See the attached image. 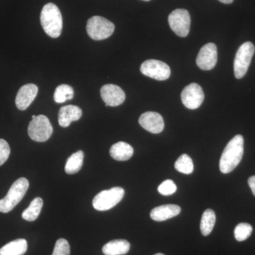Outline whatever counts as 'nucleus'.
<instances>
[{
  "label": "nucleus",
  "instance_id": "nucleus-1",
  "mask_svg": "<svg viewBox=\"0 0 255 255\" xmlns=\"http://www.w3.org/2000/svg\"><path fill=\"white\" fill-rule=\"evenodd\" d=\"M244 154V138L243 135H236L230 140L223 150L220 159V170L228 174L236 168L241 162Z\"/></svg>",
  "mask_w": 255,
  "mask_h": 255
},
{
  "label": "nucleus",
  "instance_id": "nucleus-2",
  "mask_svg": "<svg viewBox=\"0 0 255 255\" xmlns=\"http://www.w3.org/2000/svg\"><path fill=\"white\" fill-rule=\"evenodd\" d=\"M41 23L47 35L58 38L63 30V16L59 8L53 3L45 5L41 13Z\"/></svg>",
  "mask_w": 255,
  "mask_h": 255
},
{
  "label": "nucleus",
  "instance_id": "nucleus-3",
  "mask_svg": "<svg viewBox=\"0 0 255 255\" xmlns=\"http://www.w3.org/2000/svg\"><path fill=\"white\" fill-rule=\"evenodd\" d=\"M29 183L26 178L21 177L13 183L7 194L0 200V212L9 213L22 200L26 194Z\"/></svg>",
  "mask_w": 255,
  "mask_h": 255
},
{
  "label": "nucleus",
  "instance_id": "nucleus-4",
  "mask_svg": "<svg viewBox=\"0 0 255 255\" xmlns=\"http://www.w3.org/2000/svg\"><path fill=\"white\" fill-rule=\"evenodd\" d=\"M115 26L112 21L100 16L89 18L87 23V32L89 36L95 41L107 39L113 34Z\"/></svg>",
  "mask_w": 255,
  "mask_h": 255
},
{
  "label": "nucleus",
  "instance_id": "nucleus-5",
  "mask_svg": "<svg viewBox=\"0 0 255 255\" xmlns=\"http://www.w3.org/2000/svg\"><path fill=\"white\" fill-rule=\"evenodd\" d=\"M125 191L123 188L118 187L101 191L94 198L92 205L97 211H108L122 200Z\"/></svg>",
  "mask_w": 255,
  "mask_h": 255
},
{
  "label": "nucleus",
  "instance_id": "nucleus-6",
  "mask_svg": "<svg viewBox=\"0 0 255 255\" xmlns=\"http://www.w3.org/2000/svg\"><path fill=\"white\" fill-rule=\"evenodd\" d=\"M28 133L34 141L46 142L53 134V127L46 116H36L30 122Z\"/></svg>",
  "mask_w": 255,
  "mask_h": 255
},
{
  "label": "nucleus",
  "instance_id": "nucleus-7",
  "mask_svg": "<svg viewBox=\"0 0 255 255\" xmlns=\"http://www.w3.org/2000/svg\"><path fill=\"white\" fill-rule=\"evenodd\" d=\"M255 51V46L252 42H246L240 47L234 60V73L236 78H243L246 75Z\"/></svg>",
  "mask_w": 255,
  "mask_h": 255
},
{
  "label": "nucleus",
  "instance_id": "nucleus-8",
  "mask_svg": "<svg viewBox=\"0 0 255 255\" xmlns=\"http://www.w3.org/2000/svg\"><path fill=\"white\" fill-rule=\"evenodd\" d=\"M170 28L178 36L186 37L189 34L191 26V16L187 9H177L169 15Z\"/></svg>",
  "mask_w": 255,
  "mask_h": 255
},
{
  "label": "nucleus",
  "instance_id": "nucleus-9",
  "mask_svg": "<svg viewBox=\"0 0 255 255\" xmlns=\"http://www.w3.org/2000/svg\"><path fill=\"white\" fill-rule=\"evenodd\" d=\"M140 71L145 76L159 81L167 80L171 75L169 65L157 60H145L140 67Z\"/></svg>",
  "mask_w": 255,
  "mask_h": 255
},
{
  "label": "nucleus",
  "instance_id": "nucleus-10",
  "mask_svg": "<svg viewBox=\"0 0 255 255\" xmlns=\"http://www.w3.org/2000/svg\"><path fill=\"white\" fill-rule=\"evenodd\" d=\"M181 99L183 105L189 110H196L202 105L204 93L200 85L191 83L183 90Z\"/></svg>",
  "mask_w": 255,
  "mask_h": 255
},
{
  "label": "nucleus",
  "instance_id": "nucleus-11",
  "mask_svg": "<svg viewBox=\"0 0 255 255\" xmlns=\"http://www.w3.org/2000/svg\"><path fill=\"white\" fill-rule=\"evenodd\" d=\"M217 60V47L214 43H209L201 48L196 58V64L201 70H211L216 66Z\"/></svg>",
  "mask_w": 255,
  "mask_h": 255
},
{
  "label": "nucleus",
  "instance_id": "nucleus-12",
  "mask_svg": "<svg viewBox=\"0 0 255 255\" xmlns=\"http://www.w3.org/2000/svg\"><path fill=\"white\" fill-rule=\"evenodd\" d=\"M101 97L106 107H117L122 105L126 100V94L120 87L108 84L101 89Z\"/></svg>",
  "mask_w": 255,
  "mask_h": 255
},
{
  "label": "nucleus",
  "instance_id": "nucleus-13",
  "mask_svg": "<svg viewBox=\"0 0 255 255\" xmlns=\"http://www.w3.org/2000/svg\"><path fill=\"white\" fill-rule=\"evenodd\" d=\"M139 124L144 129L152 133H159L163 130V118L157 112H147L142 114L139 118Z\"/></svg>",
  "mask_w": 255,
  "mask_h": 255
},
{
  "label": "nucleus",
  "instance_id": "nucleus-14",
  "mask_svg": "<svg viewBox=\"0 0 255 255\" xmlns=\"http://www.w3.org/2000/svg\"><path fill=\"white\" fill-rule=\"evenodd\" d=\"M38 92V87L33 84H27L21 87L18 90L15 100L18 110H26L36 98Z\"/></svg>",
  "mask_w": 255,
  "mask_h": 255
},
{
  "label": "nucleus",
  "instance_id": "nucleus-15",
  "mask_svg": "<svg viewBox=\"0 0 255 255\" xmlns=\"http://www.w3.org/2000/svg\"><path fill=\"white\" fill-rule=\"evenodd\" d=\"M82 116V111L80 107L74 105L61 107L58 113V123L60 127H68L73 122L80 120Z\"/></svg>",
  "mask_w": 255,
  "mask_h": 255
},
{
  "label": "nucleus",
  "instance_id": "nucleus-16",
  "mask_svg": "<svg viewBox=\"0 0 255 255\" xmlns=\"http://www.w3.org/2000/svg\"><path fill=\"white\" fill-rule=\"evenodd\" d=\"M181 212V208L174 204H166L159 206L151 211V219L155 221H167L178 216Z\"/></svg>",
  "mask_w": 255,
  "mask_h": 255
},
{
  "label": "nucleus",
  "instance_id": "nucleus-17",
  "mask_svg": "<svg viewBox=\"0 0 255 255\" xmlns=\"http://www.w3.org/2000/svg\"><path fill=\"white\" fill-rule=\"evenodd\" d=\"M110 152L112 158L116 160L127 161L133 155V148L127 142L120 141L111 147Z\"/></svg>",
  "mask_w": 255,
  "mask_h": 255
},
{
  "label": "nucleus",
  "instance_id": "nucleus-18",
  "mask_svg": "<svg viewBox=\"0 0 255 255\" xmlns=\"http://www.w3.org/2000/svg\"><path fill=\"white\" fill-rule=\"evenodd\" d=\"M130 245L126 240H114L109 242L102 248L105 255H124L130 251Z\"/></svg>",
  "mask_w": 255,
  "mask_h": 255
},
{
  "label": "nucleus",
  "instance_id": "nucleus-19",
  "mask_svg": "<svg viewBox=\"0 0 255 255\" xmlns=\"http://www.w3.org/2000/svg\"><path fill=\"white\" fill-rule=\"evenodd\" d=\"M27 241L17 239L10 242L0 249V255H23L27 251Z\"/></svg>",
  "mask_w": 255,
  "mask_h": 255
},
{
  "label": "nucleus",
  "instance_id": "nucleus-20",
  "mask_svg": "<svg viewBox=\"0 0 255 255\" xmlns=\"http://www.w3.org/2000/svg\"><path fill=\"white\" fill-rule=\"evenodd\" d=\"M84 152L79 150L70 156L65 164V172L68 174L78 173L83 165Z\"/></svg>",
  "mask_w": 255,
  "mask_h": 255
},
{
  "label": "nucleus",
  "instance_id": "nucleus-21",
  "mask_svg": "<svg viewBox=\"0 0 255 255\" xmlns=\"http://www.w3.org/2000/svg\"><path fill=\"white\" fill-rule=\"evenodd\" d=\"M216 214L212 209H206L202 215L200 223L201 232L203 236H208L212 232L216 223Z\"/></svg>",
  "mask_w": 255,
  "mask_h": 255
},
{
  "label": "nucleus",
  "instance_id": "nucleus-22",
  "mask_svg": "<svg viewBox=\"0 0 255 255\" xmlns=\"http://www.w3.org/2000/svg\"><path fill=\"white\" fill-rule=\"evenodd\" d=\"M43 206V201L41 198L37 197L33 199L29 206L22 213V219L25 221H34L41 213Z\"/></svg>",
  "mask_w": 255,
  "mask_h": 255
},
{
  "label": "nucleus",
  "instance_id": "nucleus-23",
  "mask_svg": "<svg viewBox=\"0 0 255 255\" xmlns=\"http://www.w3.org/2000/svg\"><path fill=\"white\" fill-rule=\"evenodd\" d=\"M74 90L68 85H60L55 89L54 100L56 103L61 104L68 100H73Z\"/></svg>",
  "mask_w": 255,
  "mask_h": 255
},
{
  "label": "nucleus",
  "instance_id": "nucleus-24",
  "mask_svg": "<svg viewBox=\"0 0 255 255\" xmlns=\"http://www.w3.org/2000/svg\"><path fill=\"white\" fill-rule=\"evenodd\" d=\"M176 170L181 173L190 174L194 171V163L192 159L187 154L181 155L174 164Z\"/></svg>",
  "mask_w": 255,
  "mask_h": 255
},
{
  "label": "nucleus",
  "instance_id": "nucleus-25",
  "mask_svg": "<svg viewBox=\"0 0 255 255\" xmlns=\"http://www.w3.org/2000/svg\"><path fill=\"white\" fill-rule=\"evenodd\" d=\"M252 233H253V227L251 224L241 223L238 224L235 229V238L236 241H244L251 236Z\"/></svg>",
  "mask_w": 255,
  "mask_h": 255
},
{
  "label": "nucleus",
  "instance_id": "nucleus-26",
  "mask_svg": "<svg viewBox=\"0 0 255 255\" xmlns=\"http://www.w3.org/2000/svg\"><path fill=\"white\" fill-rule=\"evenodd\" d=\"M52 255H70V247L68 242L64 238L58 240Z\"/></svg>",
  "mask_w": 255,
  "mask_h": 255
},
{
  "label": "nucleus",
  "instance_id": "nucleus-27",
  "mask_svg": "<svg viewBox=\"0 0 255 255\" xmlns=\"http://www.w3.org/2000/svg\"><path fill=\"white\" fill-rule=\"evenodd\" d=\"M177 185L174 184L173 181L171 179H167L159 186L157 190L162 195L170 196L174 194L177 191Z\"/></svg>",
  "mask_w": 255,
  "mask_h": 255
},
{
  "label": "nucleus",
  "instance_id": "nucleus-28",
  "mask_svg": "<svg viewBox=\"0 0 255 255\" xmlns=\"http://www.w3.org/2000/svg\"><path fill=\"white\" fill-rule=\"evenodd\" d=\"M10 147L8 142L3 139H0V166L5 163L10 155Z\"/></svg>",
  "mask_w": 255,
  "mask_h": 255
},
{
  "label": "nucleus",
  "instance_id": "nucleus-29",
  "mask_svg": "<svg viewBox=\"0 0 255 255\" xmlns=\"http://www.w3.org/2000/svg\"><path fill=\"white\" fill-rule=\"evenodd\" d=\"M248 184H249L250 187H251V190L255 196V175L252 176L248 179Z\"/></svg>",
  "mask_w": 255,
  "mask_h": 255
},
{
  "label": "nucleus",
  "instance_id": "nucleus-30",
  "mask_svg": "<svg viewBox=\"0 0 255 255\" xmlns=\"http://www.w3.org/2000/svg\"><path fill=\"white\" fill-rule=\"evenodd\" d=\"M219 1L223 3V4H231V3H233L234 0H219Z\"/></svg>",
  "mask_w": 255,
  "mask_h": 255
},
{
  "label": "nucleus",
  "instance_id": "nucleus-31",
  "mask_svg": "<svg viewBox=\"0 0 255 255\" xmlns=\"http://www.w3.org/2000/svg\"><path fill=\"white\" fill-rule=\"evenodd\" d=\"M164 255L162 254V253H157V254H155V255Z\"/></svg>",
  "mask_w": 255,
  "mask_h": 255
},
{
  "label": "nucleus",
  "instance_id": "nucleus-32",
  "mask_svg": "<svg viewBox=\"0 0 255 255\" xmlns=\"http://www.w3.org/2000/svg\"><path fill=\"white\" fill-rule=\"evenodd\" d=\"M142 1H150V0H142Z\"/></svg>",
  "mask_w": 255,
  "mask_h": 255
}]
</instances>
